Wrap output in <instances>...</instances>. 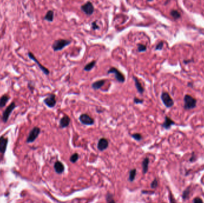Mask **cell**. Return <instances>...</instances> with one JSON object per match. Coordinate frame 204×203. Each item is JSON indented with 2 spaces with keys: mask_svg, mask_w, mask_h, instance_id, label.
Instances as JSON below:
<instances>
[{
  "mask_svg": "<svg viewBox=\"0 0 204 203\" xmlns=\"http://www.w3.org/2000/svg\"><path fill=\"white\" fill-rule=\"evenodd\" d=\"M71 43V41L68 40L59 39L53 42L52 45V48L54 51H59L64 49L66 46Z\"/></svg>",
  "mask_w": 204,
  "mask_h": 203,
  "instance_id": "1",
  "label": "cell"
},
{
  "mask_svg": "<svg viewBox=\"0 0 204 203\" xmlns=\"http://www.w3.org/2000/svg\"><path fill=\"white\" fill-rule=\"evenodd\" d=\"M184 106L186 110H191L195 108L196 105V100L190 95H186L184 98Z\"/></svg>",
  "mask_w": 204,
  "mask_h": 203,
  "instance_id": "2",
  "label": "cell"
},
{
  "mask_svg": "<svg viewBox=\"0 0 204 203\" xmlns=\"http://www.w3.org/2000/svg\"><path fill=\"white\" fill-rule=\"evenodd\" d=\"M107 73L108 74L113 73L115 75V79H116L117 81L120 82V83H123L125 81V78L124 75L116 68H114V67H112V68H110L108 70Z\"/></svg>",
  "mask_w": 204,
  "mask_h": 203,
  "instance_id": "3",
  "label": "cell"
},
{
  "mask_svg": "<svg viewBox=\"0 0 204 203\" xmlns=\"http://www.w3.org/2000/svg\"><path fill=\"white\" fill-rule=\"evenodd\" d=\"M163 104L167 108H170L174 105V101L168 93L163 92L161 96Z\"/></svg>",
  "mask_w": 204,
  "mask_h": 203,
  "instance_id": "4",
  "label": "cell"
},
{
  "mask_svg": "<svg viewBox=\"0 0 204 203\" xmlns=\"http://www.w3.org/2000/svg\"><path fill=\"white\" fill-rule=\"evenodd\" d=\"M81 9L87 16H91L95 12L94 5L90 1H88L84 4L82 5Z\"/></svg>",
  "mask_w": 204,
  "mask_h": 203,
  "instance_id": "5",
  "label": "cell"
},
{
  "mask_svg": "<svg viewBox=\"0 0 204 203\" xmlns=\"http://www.w3.org/2000/svg\"><path fill=\"white\" fill-rule=\"evenodd\" d=\"M15 108H16V103L15 102H12L3 112L2 117V119L3 122L6 123L8 121L11 113H12V111H13L14 109Z\"/></svg>",
  "mask_w": 204,
  "mask_h": 203,
  "instance_id": "6",
  "label": "cell"
},
{
  "mask_svg": "<svg viewBox=\"0 0 204 203\" xmlns=\"http://www.w3.org/2000/svg\"><path fill=\"white\" fill-rule=\"evenodd\" d=\"M41 129L38 127H34L29 132L27 138V142L30 143L33 142L40 135Z\"/></svg>",
  "mask_w": 204,
  "mask_h": 203,
  "instance_id": "7",
  "label": "cell"
},
{
  "mask_svg": "<svg viewBox=\"0 0 204 203\" xmlns=\"http://www.w3.org/2000/svg\"><path fill=\"white\" fill-rule=\"evenodd\" d=\"M79 120L82 124L87 126H91L95 123L94 119L86 113L81 114L79 117Z\"/></svg>",
  "mask_w": 204,
  "mask_h": 203,
  "instance_id": "8",
  "label": "cell"
},
{
  "mask_svg": "<svg viewBox=\"0 0 204 203\" xmlns=\"http://www.w3.org/2000/svg\"><path fill=\"white\" fill-rule=\"evenodd\" d=\"M27 55H28V57H29L31 60H32L34 61H35V62L37 63V65H38V68L41 69V71H42L45 75H48L50 74V71H49V70H48V68H47L45 67H44V66H42L41 63H40V61H39L37 59V58L35 57V55L32 54L31 52H29Z\"/></svg>",
  "mask_w": 204,
  "mask_h": 203,
  "instance_id": "9",
  "label": "cell"
},
{
  "mask_svg": "<svg viewBox=\"0 0 204 203\" xmlns=\"http://www.w3.org/2000/svg\"><path fill=\"white\" fill-rule=\"evenodd\" d=\"M57 103L55 95L50 94L44 100V103L49 108H53Z\"/></svg>",
  "mask_w": 204,
  "mask_h": 203,
  "instance_id": "10",
  "label": "cell"
},
{
  "mask_svg": "<svg viewBox=\"0 0 204 203\" xmlns=\"http://www.w3.org/2000/svg\"><path fill=\"white\" fill-rule=\"evenodd\" d=\"M109 146V141L105 138H100L97 143V149L100 151H103L107 149Z\"/></svg>",
  "mask_w": 204,
  "mask_h": 203,
  "instance_id": "11",
  "label": "cell"
},
{
  "mask_svg": "<svg viewBox=\"0 0 204 203\" xmlns=\"http://www.w3.org/2000/svg\"><path fill=\"white\" fill-rule=\"evenodd\" d=\"M70 123V118L67 115H64L60 120L59 126L60 128H66L69 126Z\"/></svg>",
  "mask_w": 204,
  "mask_h": 203,
  "instance_id": "12",
  "label": "cell"
},
{
  "mask_svg": "<svg viewBox=\"0 0 204 203\" xmlns=\"http://www.w3.org/2000/svg\"><path fill=\"white\" fill-rule=\"evenodd\" d=\"M55 172L58 174H62L65 171V166L61 162L57 161L55 163L54 165Z\"/></svg>",
  "mask_w": 204,
  "mask_h": 203,
  "instance_id": "13",
  "label": "cell"
},
{
  "mask_svg": "<svg viewBox=\"0 0 204 203\" xmlns=\"http://www.w3.org/2000/svg\"><path fill=\"white\" fill-rule=\"evenodd\" d=\"M8 143L7 138L2 136L0 137V152L1 153H4L7 148Z\"/></svg>",
  "mask_w": 204,
  "mask_h": 203,
  "instance_id": "14",
  "label": "cell"
},
{
  "mask_svg": "<svg viewBox=\"0 0 204 203\" xmlns=\"http://www.w3.org/2000/svg\"><path fill=\"white\" fill-rule=\"evenodd\" d=\"M175 124V122H174L172 119H171L169 117L165 116V121L162 124L163 128L165 129H169L171 127V126Z\"/></svg>",
  "mask_w": 204,
  "mask_h": 203,
  "instance_id": "15",
  "label": "cell"
},
{
  "mask_svg": "<svg viewBox=\"0 0 204 203\" xmlns=\"http://www.w3.org/2000/svg\"><path fill=\"white\" fill-rule=\"evenodd\" d=\"M133 79L134 81V83H135V86H136V89L138 91V93L140 94H143V93L145 92V89L143 87V86L141 85V83L139 81V80L136 78V76H133Z\"/></svg>",
  "mask_w": 204,
  "mask_h": 203,
  "instance_id": "16",
  "label": "cell"
},
{
  "mask_svg": "<svg viewBox=\"0 0 204 203\" xmlns=\"http://www.w3.org/2000/svg\"><path fill=\"white\" fill-rule=\"evenodd\" d=\"M106 83V81L105 79H101L98 80L97 81L93 82L91 84V87L95 90H98L100 89Z\"/></svg>",
  "mask_w": 204,
  "mask_h": 203,
  "instance_id": "17",
  "label": "cell"
},
{
  "mask_svg": "<svg viewBox=\"0 0 204 203\" xmlns=\"http://www.w3.org/2000/svg\"><path fill=\"white\" fill-rule=\"evenodd\" d=\"M149 159L146 157L145 158L143 162H142V167H143V173L144 175H145L149 169Z\"/></svg>",
  "mask_w": 204,
  "mask_h": 203,
  "instance_id": "18",
  "label": "cell"
},
{
  "mask_svg": "<svg viewBox=\"0 0 204 203\" xmlns=\"http://www.w3.org/2000/svg\"><path fill=\"white\" fill-rule=\"evenodd\" d=\"M44 19L47 22H52L54 20V12L53 10H48L45 15Z\"/></svg>",
  "mask_w": 204,
  "mask_h": 203,
  "instance_id": "19",
  "label": "cell"
},
{
  "mask_svg": "<svg viewBox=\"0 0 204 203\" xmlns=\"http://www.w3.org/2000/svg\"><path fill=\"white\" fill-rule=\"evenodd\" d=\"M10 99V96L7 95H3L0 98V108L5 106Z\"/></svg>",
  "mask_w": 204,
  "mask_h": 203,
  "instance_id": "20",
  "label": "cell"
},
{
  "mask_svg": "<svg viewBox=\"0 0 204 203\" xmlns=\"http://www.w3.org/2000/svg\"><path fill=\"white\" fill-rule=\"evenodd\" d=\"M95 65H96V61L93 60L85 66V67L84 68V70L86 72H90L95 67Z\"/></svg>",
  "mask_w": 204,
  "mask_h": 203,
  "instance_id": "21",
  "label": "cell"
},
{
  "mask_svg": "<svg viewBox=\"0 0 204 203\" xmlns=\"http://www.w3.org/2000/svg\"><path fill=\"white\" fill-rule=\"evenodd\" d=\"M136 173H137V170L136 169H133L130 170L129 177H128V180L130 182H133L135 180Z\"/></svg>",
  "mask_w": 204,
  "mask_h": 203,
  "instance_id": "22",
  "label": "cell"
},
{
  "mask_svg": "<svg viewBox=\"0 0 204 203\" xmlns=\"http://www.w3.org/2000/svg\"><path fill=\"white\" fill-rule=\"evenodd\" d=\"M191 193V187H188L185 190H184V191L183 192L182 194V198L183 200H186L189 198V195Z\"/></svg>",
  "mask_w": 204,
  "mask_h": 203,
  "instance_id": "23",
  "label": "cell"
},
{
  "mask_svg": "<svg viewBox=\"0 0 204 203\" xmlns=\"http://www.w3.org/2000/svg\"><path fill=\"white\" fill-rule=\"evenodd\" d=\"M146 50H147V47L146 45L142 44H138L137 45V51L139 53L145 52Z\"/></svg>",
  "mask_w": 204,
  "mask_h": 203,
  "instance_id": "24",
  "label": "cell"
},
{
  "mask_svg": "<svg viewBox=\"0 0 204 203\" xmlns=\"http://www.w3.org/2000/svg\"><path fill=\"white\" fill-rule=\"evenodd\" d=\"M79 159V154L78 153H74L70 157V161L72 163L77 162Z\"/></svg>",
  "mask_w": 204,
  "mask_h": 203,
  "instance_id": "25",
  "label": "cell"
},
{
  "mask_svg": "<svg viewBox=\"0 0 204 203\" xmlns=\"http://www.w3.org/2000/svg\"><path fill=\"white\" fill-rule=\"evenodd\" d=\"M106 200L107 203H116L113 198V195L110 193H108L106 196Z\"/></svg>",
  "mask_w": 204,
  "mask_h": 203,
  "instance_id": "26",
  "label": "cell"
},
{
  "mask_svg": "<svg viewBox=\"0 0 204 203\" xmlns=\"http://www.w3.org/2000/svg\"><path fill=\"white\" fill-rule=\"evenodd\" d=\"M170 14L175 19H178V18L180 17V13L178 11L175 10H171V12H170Z\"/></svg>",
  "mask_w": 204,
  "mask_h": 203,
  "instance_id": "27",
  "label": "cell"
},
{
  "mask_svg": "<svg viewBox=\"0 0 204 203\" xmlns=\"http://www.w3.org/2000/svg\"><path fill=\"white\" fill-rule=\"evenodd\" d=\"M131 136L134 139H135L137 141H140L143 138L142 135L139 133H135V134H133L131 135Z\"/></svg>",
  "mask_w": 204,
  "mask_h": 203,
  "instance_id": "28",
  "label": "cell"
},
{
  "mask_svg": "<svg viewBox=\"0 0 204 203\" xmlns=\"http://www.w3.org/2000/svg\"><path fill=\"white\" fill-rule=\"evenodd\" d=\"M158 187V182L156 179H155L150 184V187L152 189H156Z\"/></svg>",
  "mask_w": 204,
  "mask_h": 203,
  "instance_id": "29",
  "label": "cell"
},
{
  "mask_svg": "<svg viewBox=\"0 0 204 203\" xmlns=\"http://www.w3.org/2000/svg\"><path fill=\"white\" fill-rule=\"evenodd\" d=\"M133 101L134 103L136 104H141L144 103V100L143 99H140V98H138L137 97H134V100H133Z\"/></svg>",
  "mask_w": 204,
  "mask_h": 203,
  "instance_id": "30",
  "label": "cell"
},
{
  "mask_svg": "<svg viewBox=\"0 0 204 203\" xmlns=\"http://www.w3.org/2000/svg\"><path fill=\"white\" fill-rule=\"evenodd\" d=\"M163 41H161L156 45V46L155 47V50H161L163 48Z\"/></svg>",
  "mask_w": 204,
  "mask_h": 203,
  "instance_id": "31",
  "label": "cell"
},
{
  "mask_svg": "<svg viewBox=\"0 0 204 203\" xmlns=\"http://www.w3.org/2000/svg\"><path fill=\"white\" fill-rule=\"evenodd\" d=\"M196 160V156L194 152H193L191 154V158L189 159V162L191 163L195 162Z\"/></svg>",
  "mask_w": 204,
  "mask_h": 203,
  "instance_id": "32",
  "label": "cell"
},
{
  "mask_svg": "<svg viewBox=\"0 0 204 203\" xmlns=\"http://www.w3.org/2000/svg\"><path fill=\"white\" fill-rule=\"evenodd\" d=\"M193 203H204V202L200 197H197L193 200Z\"/></svg>",
  "mask_w": 204,
  "mask_h": 203,
  "instance_id": "33",
  "label": "cell"
},
{
  "mask_svg": "<svg viewBox=\"0 0 204 203\" xmlns=\"http://www.w3.org/2000/svg\"><path fill=\"white\" fill-rule=\"evenodd\" d=\"M100 27L98 26V25L97 24V21H95L91 23V29L93 30H97Z\"/></svg>",
  "mask_w": 204,
  "mask_h": 203,
  "instance_id": "34",
  "label": "cell"
},
{
  "mask_svg": "<svg viewBox=\"0 0 204 203\" xmlns=\"http://www.w3.org/2000/svg\"><path fill=\"white\" fill-rule=\"evenodd\" d=\"M170 203H176V200L174 198V197H173L172 194H170Z\"/></svg>",
  "mask_w": 204,
  "mask_h": 203,
  "instance_id": "35",
  "label": "cell"
},
{
  "mask_svg": "<svg viewBox=\"0 0 204 203\" xmlns=\"http://www.w3.org/2000/svg\"><path fill=\"white\" fill-rule=\"evenodd\" d=\"M142 194H153L154 192L153 191H141Z\"/></svg>",
  "mask_w": 204,
  "mask_h": 203,
  "instance_id": "36",
  "label": "cell"
}]
</instances>
